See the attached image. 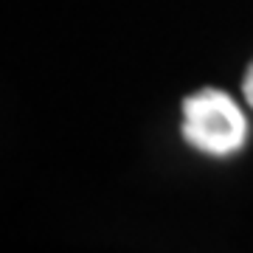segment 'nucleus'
Returning a JSON list of instances; mask_svg holds the SVG:
<instances>
[{
    "mask_svg": "<svg viewBox=\"0 0 253 253\" xmlns=\"http://www.w3.org/2000/svg\"><path fill=\"white\" fill-rule=\"evenodd\" d=\"M183 138L203 155L228 158L245 146L248 121L225 90L203 87L183 99Z\"/></svg>",
    "mask_w": 253,
    "mask_h": 253,
    "instance_id": "nucleus-1",
    "label": "nucleus"
},
{
    "mask_svg": "<svg viewBox=\"0 0 253 253\" xmlns=\"http://www.w3.org/2000/svg\"><path fill=\"white\" fill-rule=\"evenodd\" d=\"M242 93H245V101L251 104V110H253V62H251V68L245 71V79H242Z\"/></svg>",
    "mask_w": 253,
    "mask_h": 253,
    "instance_id": "nucleus-2",
    "label": "nucleus"
}]
</instances>
